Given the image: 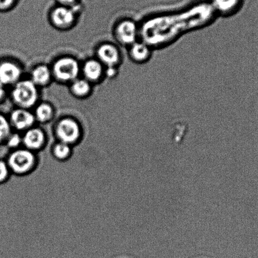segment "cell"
Segmentation results:
<instances>
[{
  "mask_svg": "<svg viewBox=\"0 0 258 258\" xmlns=\"http://www.w3.org/2000/svg\"><path fill=\"white\" fill-rule=\"evenodd\" d=\"M35 161L34 155L31 150L22 149L12 153L7 164L15 173L24 174L32 169Z\"/></svg>",
  "mask_w": 258,
  "mask_h": 258,
  "instance_id": "obj_2",
  "label": "cell"
},
{
  "mask_svg": "<svg viewBox=\"0 0 258 258\" xmlns=\"http://www.w3.org/2000/svg\"><path fill=\"white\" fill-rule=\"evenodd\" d=\"M22 142L27 150H36L41 149L45 142V135L42 130L32 128L27 130Z\"/></svg>",
  "mask_w": 258,
  "mask_h": 258,
  "instance_id": "obj_10",
  "label": "cell"
},
{
  "mask_svg": "<svg viewBox=\"0 0 258 258\" xmlns=\"http://www.w3.org/2000/svg\"><path fill=\"white\" fill-rule=\"evenodd\" d=\"M151 51L146 44L135 42L131 45L130 56L134 61L138 62L147 61L150 58Z\"/></svg>",
  "mask_w": 258,
  "mask_h": 258,
  "instance_id": "obj_11",
  "label": "cell"
},
{
  "mask_svg": "<svg viewBox=\"0 0 258 258\" xmlns=\"http://www.w3.org/2000/svg\"><path fill=\"white\" fill-rule=\"evenodd\" d=\"M21 76V70L11 61L0 62V84L6 85L16 84Z\"/></svg>",
  "mask_w": 258,
  "mask_h": 258,
  "instance_id": "obj_5",
  "label": "cell"
},
{
  "mask_svg": "<svg viewBox=\"0 0 258 258\" xmlns=\"http://www.w3.org/2000/svg\"><path fill=\"white\" fill-rule=\"evenodd\" d=\"M102 65L96 60H89L85 62L84 67V74L87 80L96 81L101 77Z\"/></svg>",
  "mask_w": 258,
  "mask_h": 258,
  "instance_id": "obj_12",
  "label": "cell"
},
{
  "mask_svg": "<svg viewBox=\"0 0 258 258\" xmlns=\"http://www.w3.org/2000/svg\"><path fill=\"white\" fill-rule=\"evenodd\" d=\"M97 55L101 61L107 67H114L119 61V53L116 47L105 44L99 47Z\"/></svg>",
  "mask_w": 258,
  "mask_h": 258,
  "instance_id": "obj_9",
  "label": "cell"
},
{
  "mask_svg": "<svg viewBox=\"0 0 258 258\" xmlns=\"http://www.w3.org/2000/svg\"><path fill=\"white\" fill-rule=\"evenodd\" d=\"M70 154H71V148L70 145L60 142L54 147V154L57 159H66L70 156Z\"/></svg>",
  "mask_w": 258,
  "mask_h": 258,
  "instance_id": "obj_18",
  "label": "cell"
},
{
  "mask_svg": "<svg viewBox=\"0 0 258 258\" xmlns=\"http://www.w3.org/2000/svg\"><path fill=\"white\" fill-rule=\"evenodd\" d=\"M240 0H213L215 9L224 15L232 14L238 8Z\"/></svg>",
  "mask_w": 258,
  "mask_h": 258,
  "instance_id": "obj_14",
  "label": "cell"
},
{
  "mask_svg": "<svg viewBox=\"0 0 258 258\" xmlns=\"http://www.w3.org/2000/svg\"><path fill=\"white\" fill-rule=\"evenodd\" d=\"M72 91L77 96H85L91 91V85L87 80H75L72 85Z\"/></svg>",
  "mask_w": 258,
  "mask_h": 258,
  "instance_id": "obj_15",
  "label": "cell"
},
{
  "mask_svg": "<svg viewBox=\"0 0 258 258\" xmlns=\"http://www.w3.org/2000/svg\"><path fill=\"white\" fill-rule=\"evenodd\" d=\"M79 64L71 57H62L55 62L53 72L57 79L62 82L72 81L79 74Z\"/></svg>",
  "mask_w": 258,
  "mask_h": 258,
  "instance_id": "obj_3",
  "label": "cell"
},
{
  "mask_svg": "<svg viewBox=\"0 0 258 258\" xmlns=\"http://www.w3.org/2000/svg\"><path fill=\"white\" fill-rule=\"evenodd\" d=\"M56 134L61 142L70 145L74 144L80 136L79 125L74 119H62L57 124Z\"/></svg>",
  "mask_w": 258,
  "mask_h": 258,
  "instance_id": "obj_4",
  "label": "cell"
},
{
  "mask_svg": "<svg viewBox=\"0 0 258 258\" xmlns=\"http://www.w3.org/2000/svg\"><path fill=\"white\" fill-rule=\"evenodd\" d=\"M116 34L120 41L124 44L132 45L137 36L136 25L132 21H124L118 25Z\"/></svg>",
  "mask_w": 258,
  "mask_h": 258,
  "instance_id": "obj_6",
  "label": "cell"
},
{
  "mask_svg": "<svg viewBox=\"0 0 258 258\" xmlns=\"http://www.w3.org/2000/svg\"><path fill=\"white\" fill-rule=\"evenodd\" d=\"M116 69H115L114 67H108V69L107 70V75L110 77H113L116 74Z\"/></svg>",
  "mask_w": 258,
  "mask_h": 258,
  "instance_id": "obj_24",
  "label": "cell"
},
{
  "mask_svg": "<svg viewBox=\"0 0 258 258\" xmlns=\"http://www.w3.org/2000/svg\"><path fill=\"white\" fill-rule=\"evenodd\" d=\"M16 0H0V11H4L11 9Z\"/></svg>",
  "mask_w": 258,
  "mask_h": 258,
  "instance_id": "obj_21",
  "label": "cell"
},
{
  "mask_svg": "<svg viewBox=\"0 0 258 258\" xmlns=\"http://www.w3.org/2000/svg\"><path fill=\"white\" fill-rule=\"evenodd\" d=\"M5 96H6V89L4 85L0 84V102L4 99Z\"/></svg>",
  "mask_w": 258,
  "mask_h": 258,
  "instance_id": "obj_23",
  "label": "cell"
},
{
  "mask_svg": "<svg viewBox=\"0 0 258 258\" xmlns=\"http://www.w3.org/2000/svg\"><path fill=\"white\" fill-rule=\"evenodd\" d=\"M12 124L17 130H28L33 125L35 117L26 109H19L12 112L11 117Z\"/></svg>",
  "mask_w": 258,
  "mask_h": 258,
  "instance_id": "obj_7",
  "label": "cell"
},
{
  "mask_svg": "<svg viewBox=\"0 0 258 258\" xmlns=\"http://www.w3.org/2000/svg\"><path fill=\"white\" fill-rule=\"evenodd\" d=\"M52 114H53V110L49 104H42L37 107L36 117L39 121H48L51 118Z\"/></svg>",
  "mask_w": 258,
  "mask_h": 258,
  "instance_id": "obj_16",
  "label": "cell"
},
{
  "mask_svg": "<svg viewBox=\"0 0 258 258\" xmlns=\"http://www.w3.org/2000/svg\"><path fill=\"white\" fill-rule=\"evenodd\" d=\"M15 102L22 109L33 106L38 97L36 85L31 80H23L17 83L12 92Z\"/></svg>",
  "mask_w": 258,
  "mask_h": 258,
  "instance_id": "obj_1",
  "label": "cell"
},
{
  "mask_svg": "<svg viewBox=\"0 0 258 258\" xmlns=\"http://www.w3.org/2000/svg\"><path fill=\"white\" fill-rule=\"evenodd\" d=\"M51 19L56 26L65 27L72 24L75 20V14L68 7L60 6L52 12Z\"/></svg>",
  "mask_w": 258,
  "mask_h": 258,
  "instance_id": "obj_8",
  "label": "cell"
},
{
  "mask_svg": "<svg viewBox=\"0 0 258 258\" xmlns=\"http://www.w3.org/2000/svg\"><path fill=\"white\" fill-rule=\"evenodd\" d=\"M22 140L18 134H14L10 135L9 139H7V144L11 148H16L21 144Z\"/></svg>",
  "mask_w": 258,
  "mask_h": 258,
  "instance_id": "obj_20",
  "label": "cell"
},
{
  "mask_svg": "<svg viewBox=\"0 0 258 258\" xmlns=\"http://www.w3.org/2000/svg\"><path fill=\"white\" fill-rule=\"evenodd\" d=\"M9 167L7 163L0 160V183L6 181L9 174Z\"/></svg>",
  "mask_w": 258,
  "mask_h": 258,
  "instance_id": "obj_19",
  "label": "cell"
},
{
  "mask_svg": "<svg viewBox=\"0 0 258 258\" xmlns=\"http://www.w3.org/2000/svg\"><path fill=\"white\" fill-rule=\"evenodd\" d=\"M76 1L77 0H57V2H58L62 6L64 7L72 6V5L74 4Z\"/></svg>",
  "mask_w": 258,
  "mask_h": 258,
  "instance_id": "obj_22",
  "label": "cell"
},
{
  "mask_svg": "<svg viewBox=\"0 0 258 258\" xmlns=\"http://www.w3.org/2000/svg\"><path fill=\"white\" fill-rule=\"evenodd\" d=\"M51 76L49 68L45 65H40L32 72L31 81L36 85H44L49 82Z\"/></svg>",
  "mask_w": 258,
  "mask_h": 258,
  "instance_id": "obj_13",
  "label": "cell"
},
{
  "mask_svg": "<svg viewBox=\"0 0 258 258\" xmlns=\"http://www.w3.org/2000/svg\"><path fill=\"white\" fill-rule=\"evenodd\" d=\"M11 135V124L6 117L0 114V144L7 141Z\"/></svg>",
  "mask_w": 258,
  "mask_h": 258,
  "instance_id": "obj_17",
  "label": "cell"
}]
</instances>
